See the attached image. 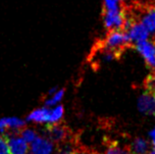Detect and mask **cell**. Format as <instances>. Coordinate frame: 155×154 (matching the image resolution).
<instances>
[{"label":"cell","instance_id":"cell-1","mask_svg":"<svg viewBox=\"0 0 155 154\" xmlns=\"http://www.w3.org/2000/svg\"><path fill=\"white\" fill-rule=\"evenodd\" d=\"M45 135L48 139L57 145L79 143V137L75 136L72 129L61 121L48 125L45 128Z\"/></svg>","mask_w":155,"mask_h":154},{"label":"cell","instance_id":"cell-2","mask_svg":"<svg viewBox=\"0 0 155 154\" xmlns=\"http://www.w3.org/2000/svg\"><path fill=\"white\" fill-rule=\"evenodd\" d=\"M128 12L145 27L148 34L151 35L152 42L155 44V5L152 4L140 5L134 10H130Z\"/></svg>","mask_w":155,"mask_h":154},{"label":"cell","instance_id":"cell-3","mask_svg":"<svg viewBox=\"0 0 155 154\" xmlns=\"http://www.w3.org/2000/svg\"><path fill=\"white\" fill-rule=\"evenodd\" d=\"M104 27L110 31H124L126 23H127V12L126 9L116 11H104L102 13Z\"/></svg>","mask_w":155,"mask_h":154},{"label":"cell","instance_id":"cell-4","mask_svg":"<svg viewBox=\"0 0 155 154\" xmlns=\"http://www.w3.org/2000/svg\"><path fill=\"white\" fill-rule=\"evenodd\" d=\"M127 10V9H126ZM127 13L129 14V16L130 17V25L129 26L128 30L125 32L127 34V35L129 36L130 40L132 41V43L134 44L144 41V40H147L149 38V34L147 30L145 29V27L142 25V24L137 20L134 17H133L129 12L127 11Z\"/></svg>","mask_w":155,"mask_h":154},{"label":"cell","instance_id":"cell-5","mask_svg":"<svg viewBox=\"0 0 155 154\" xmlns=\"http://www.w3.org/2000/svg\"><path fill=\"white\" fill-rule=\"evenodd\" d=\"M134 48H136L143 57L147 68L155 71V44L152 41L144 40V41L136 43Z\"/></svg>","mask_w":155,"mask_h":154},{"label":"cell","instance_id":"cell-6","mask_svg":"<svg viewBox=\"0 0 155 154\" xmlns=\"http://www.w3.org/2000/svg\"><path fill=\"white\" fill-rule=\"evenodd\" d=\"M137 109L142 114L155 117V95L145 91L138 97Z\"/></svg>","mask_w":155,"mask_h":154},{"label":"cell","instance_id":"cell-7","mask_svg":"<svg viewBox=\"0 0 155 154\" xmlns=\"http://www.w3.org/2000/svg\"><path fill=\"white\" fill-rule=\"evenodd\" d=\"M53 150V143L48 139L36 137L31 143V151L32 154H50Z\"/></svg>","mask_w":155,"mask_h":154},{"label":"cell","instance_id":"cell-8","mask_svg":"<svg viewBox=\"0 0 155 154\" xmlns=\"http://www.w3.org/2000/svg\"><path fill=\"white\" fill-rule=\"evenodd\" d=\"M11 154H27L28 150V143L22 136H10L7 139Z\"/></svg>","mask_w":155,"mask_h":154},{"label":"cell","instance_id":"cell-9","mask_svg":"<svg viewBox=\"0 0 155 154\" xmlns=\"http://www.w3.org/2000/svg\"><path fill=\"white\" fill-rule=\"evenodd\" d=\"M129 149L130 154H147L150 151V144L141 137H136L129 145Z\"/></svg>","mask_w":155,"mask_h":154},{"label":"cell","instance_id":"cell-10","mask_svg":"<svg viewBox=\"0 0 155 154\" xmlns=\"http://www.w3.org/2000/svg\"><path fill=\"white\" fill-rule=\"evenodd\" d=\"M49 114L50 109L46 107L38 108L28 114V116L27 117V121H31V122L35 123H48L49 122Z\"/></svg>","mask_w":155,"mask_h":154},{"label":"cell","instance_id":"cell-11","mask_svg":"<svg viewBox=\"0 0 155 154\" xmlns=\"http://www.w3.org/2000/svg\"><path fill=\"white\" fill-rule=\"evenodd\" d=\"M3 120H4V123H5L6 129H9L10 132H15V133H20L21 129L23 128H25V126H26L25 121L19 118L12 117V118H3Z\"/></svg>","mask_w":155,"mask_h":154},{"label":"cell","instance_id":"cell-12","mask_svg":"<svg viewBox=\"0 0 155 154\" xmlns=\"http://www.w3.org/2000/svg\"><path fill=\"white\" fill-rule=\"evenodd\" d=\"M103 154H130L129 145L121 146L116 140H110L107 143V146Z\"/></svg>","mask_w":155,"mask_h":154},{"label":"cell","instance_id":"cell-13","mask_svg":"<svg viewBox=\"0 0 155 154\" xmlns=\"http://www.w3.org/2000/svg\"><path fill=\"white\" fill-rule=\"evenodd\" d=\"M143 87L145 91L155 95V71H152L143 80Z\"/></svg>","mask_w":155,"mask_h":154},{"label":"cell","instance_id":"cell-14","mask_svg":"<svg viewBox=\"0 0 155 154\" xmlns=\"http://www.w3.org/2000/svg\"><path fill=\"white\" fill-rule=\"evenodd\" d=\"M64 93H65L64 90H57L53 95L48 96L44 99V105H45V106H53V105H56L61 99L63 98Z\"/></svg>","mask_w":155,"mask_h":154},{"label":"cell","instance_id":"cell-15","mask_svg":"<svg viewBox=\"0 0 155 154\" xmlns=\"http://www.w3.org/2000/svg\"><path fill=\"white\" fill-rule=\"evenodd\" d=\"M64 114V108L62 105H59L54 109H51L49 114V122L48 123H57L60 122Z\"/></svg>","mask_w":155,"mask_h":154},{"label":"cell","instance_id":"cell-16","mask_svg":"<svg viewBox=\"0 0 155 154\" xmlns=\"http://www.w3.org/2000/svg\"><path fill=\"white\" fill-rule=\"evenodd\" d=\"M20 135L25 139L28 143H31L36 137H38V133L35 131H34L32 129H25L23 128L20 132Z\"/></svg>","mask_w":155,"mask_h":154},{"label":"cell","instance_id":"cell-17","mask_svg":"<svg viewBox=\"0 0 155 154\" xmlns=\"http://www.w3.org/2000/svg\"><path fill=\"white\" fill-rule=\"evenodd\" d=\"M73 154H99V153L93 150V149L84 146V145H81L78 143L73 147Z\"/></svg>","mask_w":155,"mask_h":154},{"label":"cell","instance_id":"cell-18","mask_svg":"<svg viewBox=\"0 0 155 154\" xmlns=\"http://www.w3.org/2000/svg\"><path fill=\"white\" fill-rule=\"evenodd\" d=\"M103 10L104 11H116L120 10L119 0H103Z\"/></svg>","mask_w":155,"mask_h":154},{"label":"cell","instance_id":"cell-19","mask_svg":"<svg viewBox=\"0 0 155 154\" xmlns=\"http://www.w3.org/2000/svg\"><path fill=\"white\" fill-rule=\"evenodd\" d=\"M0 154H11L8 140L5 136H0Z\"/></svg>","mask_w":155,"mask_h":154},{"label":"cell","instance_id":"cell-20","mask_svg":"<svg viewBox=\"0 0 155 154\" xmlns=\"http://www.w3.org/2000/svg\"><path fill=\"white\" fill-rule=\"evenodd\" d=\"M149 136H150V139H151L152 145L155 147V127H154V129H152V131L149 133Z\"/></svg>","mask_w":155,"mask_h":154},{"label":"cell","instance_id":"cell-21","mask_svg":"<svg viewBox=\"0 0 155 154\" xmlns=\"http://www.w3.org/2000/svg\"><path fill=\"white\" fill-rule=\"evenodd\" d=\"M5 129H6V127H5V123H4V120L0 119V131L5 132Z\"/></svg>","mask_w":155,"mask_h":154},{"label":"cell","instance_id":"cell-22","mask_svg":"<svg viewBox=\"0 0 155 154\" xmlns=\"http://www.w3.org/2000/svg\"><path fill=\"white\" fill-rule=\"evenodd\" d=\"M147 154H155V147H154V149L153 150H151V151H149Z\"/></svg>","mask_w":155,"mask_h":154},{"label":"cell","instance_id":"cell-23","mask_svg":"<svg viewBox=\"0 0 155 154\" xmlns=\"http://www.w3.org/2000/svg\"><path fill=\"white\" fill-rule=\"evenodd\" d=\"M119 1H122V0H119Z\"/></svg>","mask_w":155,"mask_h":154}]
</instances>
